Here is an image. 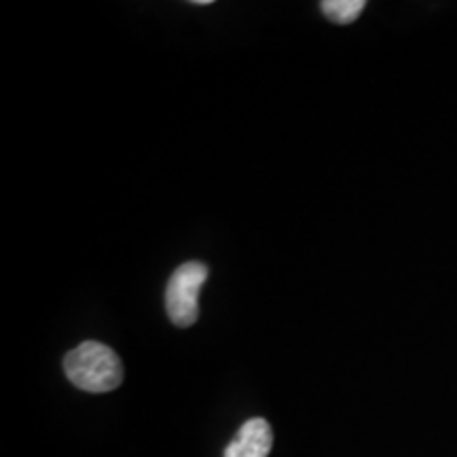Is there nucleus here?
<instances>
[{
    "instance_id": "f257e3e1",
    "label": "nucleus",
    "mask_w": 457,
    "mask_h": 457,
    "mask_svg": "<svg viewBox=\"0 0 457 457\" xmlns=\"http://www.w3.org/2000/svg\"><path fill=\"white\" fill-rule=\"evenodd\" d=\"M64 373L74 387L91 394L117 390L123 384V362L117 352L98 341H85L64 356Z\"/></svg>"
},
{
    "instance_id": "f03ea898",
    "label": "nucleus",
    "mask_w": 457,
    "mask_h": 457,
    "mask_svg": "<svg viewBox=\"0 0 457 457\" xmlns=\"http://www.w3.org/2000/svg\"><path fill=\"white\" fill-rule=\"evenodd\" d=\"M208 265L202 261L182 262L171 273L165 288V312L171 324L179 328H188L199 318V293L208 279Z\"/></svg>"
},
{
    "instance_id": "20e7f679",
    "label": "nucleus",
    "mask_w": 457,
    "mask_h": 457,
    "mask_svg": "<svg viewBox=\"0 0 457 457\" xmlns=\"http://www.w3.org/2000/svg\"><path fill=\"white\" fill-rule=\"evenodd\" d=\"M364 7H367L364 0H324V3H320L322 13L339 26L353 24L364 11Z\"/></svg>"
},
{
    "instance_id": "7ed1b4c3",
    "label": "nucleus",
    "mask_w": 457,
    "mask_h": 457,
    "mask_svg": "<svg viewBox=\"0 0 457 457\" xmlns=\"http://www.w3.org/2000/svg\"><path fill=\"white\" fill-rule=\"evenodd\" d=\"M273 447V432L270 421L262 417L248 420L239 428L237 436L227 445L225 457H267Z\"/></svg>"
},
{
    "instance_id": "39448f33",
    "label": "nucleus",
    "mask_w": 457,
    "mask_h": 457,
    "mask_svg": "<svg viewBox=\"0 0 457 457\" xmlns=\"http://www.w3.org/2000/svg\"><path fill=\"white\" fill-rule=\"evenodd\" d=\"M193 4H212V0H195Z\"/></svg>"
}]
</instances>
